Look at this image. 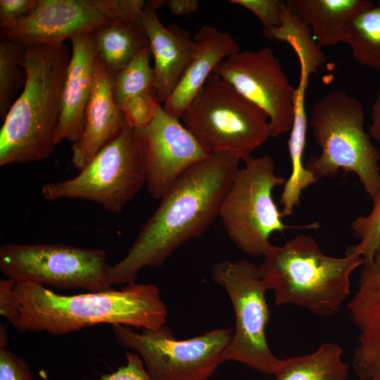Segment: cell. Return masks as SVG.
<instances>
[{
    "label": "cell",
    "mask_w": 380,
    "mask_h": 380,
    "mask_svg": "<svg viewBox=\"0 0 380 380\" xmlns=\"http://www.w3.org/2000/svg\"><path fill=\"white\" fill-rule=\"evenodd\" d=\"M0 313L20 333L63 335L101 324L136 329L165 325L167 309L153 284L132 282L119 289L61 295L44 286L0 280Z\"/></svg>",
    "instance_id": "cell-1"
},
{
    "label": "cell",
    "mask_w": 380,
    "mask_h": 380,
    "mask_svg": "<svg viewBox=\"0 0 380 380\" xmlns=\"http://www.w3.org/2000/svg\"><path fill=\"white\" fill-rule=\"evenodd\" d=\"M240 160L211 153L186 170L160 199L127 255L109 265L108 283L134 282L139 272L161 266L186 242L201 236L218 217Z\"/></svg>",
    "instance_id": "cell-2"
},
{
    "label": "cell",
    "mask_w": 380,
    "mask_h": 380,
    "mask_svg": "<svg viewBox=\"0 0 380 380\" xmlns=\"http://www.w3.org/2000/svg\"><path fill=\"white\" fill-rule=\"evenodd\" d=\"M70 56L65 43L25 45V85L1 127L0 166L42 161L53 153Z\"/></svg>",
    "instance_id": "cell-3"
},
{
    "label": "cell",
    "mask_w": 380,
    "mask_h": 380,
    "mask_svg": "<svg viewBox=\"0 0 380 380\" xmlns=\"http://www.w3.org/2000/svg\"><path fill=\"white\" fill-rule=\"evenodd\" d=\"M263 257L259 272L275 304L298 306L322 317L338 310L350 294L351 274L363 262L355 254L328 255L314 238L303 234L273 245Z\"/></svg>",
    "instance_id": "cell-4"
},
{
    "label": "cell",
    "mask_w": 380,
    "mask_h": 380,
    "mask_svg": "<svg viewBox=\"0 0 380 380\" xmlns=\"http://www.w3.org/2000/svg\"><path fill=\"white\" fill-rule=\"evenodd\" d=\"M362 103L343 90L319 98L310 111V125L319 149L305 167L317 181L341 170L357 177L372 202L380 199V153L364 128Z\"/></svg>",
    "instance_id": "cell-5"
},
{
    "label": "cell",
    "mask_w": 380,
    "mask_h": 380,
    "mask_svg": "<svg viewBox=\"0 0 380 380\" xmlns=\"http://www.w3.org/2000/svg\"><path fill=\"white\" fill-rule=\"evenodd\" d=\"M180 120L208 153L243 162L271 137L267 115L215 74Z\"/></svg>",
    "instance_id": "cell-6"
},
{
    "label": "cell",
    "mask_w": 380,
    "mask_h": 380,
    "mask_svg": "<svg viewBox=\"0 0 380 380\" xmlns=\"http://www.w3.org/2000/svg\"><path fill=\"white\" fill-rule=\"evenodd\" d=\"M239 168L220 206V217L230 240L243 253L264 256L273 246L274 232L288 229H317L318 222L288 225L282 220L272 198L273 190L286 179L275 174L274 163L268 155L251 157Z\"/></svg>",
    "instance_id": "cell-7"
},
{
    "label": "cell",
    "mask_w": 380,
    "mask_h": 380,
    "mask_svg": "<svg viewBox=\"0 0 380 380\" xmlns=\"http://www.w3.org/2000/svg\"><path fill=\"white\" fill-rule=\"evenodd\" d=\"M146 184L137 129L126 124L79 173L42 186L48 201L82 199L120 213Z\"/></svg>",
    "instance_id": "cell-8"
},
{
    "label": "cell",
    "mask_w": 380,
    "mask_h": 380,
    "mask_svg": "<svg viewBox=\"0 0 380 380\" xmlns=\"http://www.w3.org/2000/svg\"><path fill=\"white\" fill-rule=\"evenodd\" d=\"M212 278L227 293L235 317L223 362L234 360L258 372L274 374L284 360L273 354L266 340L270 311L265 294L269 289L259 267L246 260H225L213 266Z\"/></svg>",
    "instance_id": "cell-9"
},
{
    "label": "cell",
    "mask_w": 380,
    "mask_h": 380,
    "mask_svg": "<svg viewBox=\"0 0 380 380\" xmlns=\"http://www.w3.org/2000/svg\"><path fill=\"white\" fill-rule=\"evenodd\" d=\"M122 347L135 351L153 380H205L224 362L223 355L232 329H217L184 340H177L165 325L140 332L123 325L112 326Z\"/></svg>",
    "instance_id": "cell-10"
},
{
    "label": "cell",
    "mask_w": 380,
    "mask_h": 380,
    "mask_svg": "<svg viewBox=\"0 0 380 380\" xmlns=\"http://www.w3.org/2000/svg\"><path fill=\"white\" fill-rule=\"evenodd\" d=\"M106 253L62 244L6 243L0 248V270L15 282L90 292L111 289Z\"/></svg>",
    "instance_id": "cell-11"
},
{
    "label": "cell",
    "mask_w": 380,
    "mask_h": 380,
    "mask_svg": "<svg viewBox=\"0 0 380 380\" xmlns=\"http://www.w3.org/2000/svg\"><path fill=\"white\" fill-rule=\"evenodd\" d=\"M143 0H39L34 11L1 32L25 45L58 44L118 20H139Z\"/></svg>",
    "instance_id": "cell-12"
},
{
    "label": "cell",
    "mask_w": 380,
    "mask_h": 380,
    "mask_svg": "<svg viewBox=\"0 0 380 380\" xmlns=\"http://www.w3.org/2000/svg\"><path fill=\"white\" fill-rule=\"evenodd\" d=\"M213 74L267 115L271 137L291 131L297 89L290 83L270 48L239 51L219 63Z\"/></svg>",
    "instance_id": "cell-13"
},
{
    "label": "cell",
    "mask_w": 380,
    "mask_h": 380,
    "mask_svg": "<svg viewBox=\"0 0 380 380\" xmlns=\"http://www.w3.org/2000/svg\"><path fill=\"white\" fill-rule=\"evenodd\" d=\"M150 196L160 199L190 167L210 154L180 119L167 113L162 104L153 120L137 129Z\"/></svg>",
    "instance_id": "cell-14"
},
{
    "label": "cell",
    "mask_w": 380,
    "mask_h": 380,
    "mask_svg": "<svg viewBox=\"0 0 380 380\" xmlns=\"http://www.w3.org/2000/svg\"><path fill=\"white\" fill-rule=\"evenodd\" d=\"M360 267L348 310L359 331L352 366L360 379L369 380L380 369V243L372 259L363 260Z\"/></svg>",
    "instance_id": "cell-15"
},
{
    "label": "cell",
    "mask_w": 380,
    "mask_h": 380,
    "mask_svg": "<svg viewBox=\"0 0 380 380\" xmlns=\"http://www.w3.org/2000/svg\"><path fill=\"white\" fill-rule=\"evenodd\" d=\"M165 1H146L141 13L142 23L153 59V91L164 103L174 90L196 51V42L190 32L177 25L165 27L156 11Z\"/></svg>",
    "instance_id": "cell-16"
},
{
    "label": "cell",
    "mask_w": 380,
    "mask_h": 380,
    "mask_svg": "<svg viewBox=\"0 0 380 380\" xmlns=\"http://www.w3.org/2000/svg\"><path fill=\"white\" fill-rule=\"evenodd\" d=\"M70 41L72 51L63 87L56 146L64 140L73 144L80 138L95 77L97 56L91 32Z\"/></svg>",
    "instance_id": "cell-17"
},
{
    "label": "cell",
    "mask_w": 380,
    "mask_h": 380,
    "mask_svg": "<svg viewBox=\"0 0 380 380\" xmlns=\"http://www.w3.org/2000/svg\"><path fill=\"white\" fill-rule=\"evenodd\" d=\"M112 91V78L99 59L92 94L86 110L83 132L72 145V163L80 171L126 125Z\"/></svg>",
    "instance_id": "cell-18"
},
{
    "label": "cell",
    "mask_w": 380,
    "mask_h": 380,
    "mask_svg": "<svg viewBox=\"0 0 380 380\" xmlns=\"http://www.w3.org/2000/svg\"><path fill=\"white\" fill-rule=\"evenodd\" d=\"M194 39L196 51L174 90L162 105L167 113L179 119L216 66L240 51L239 44L229 33L210 25H202Z\"/></svg>",
    "instance_id": "cell-19"
},
{
    "label": "cell",
    "mask_w": 380,
    "mask_h": 380,
    "mask_svg": "<svg viewBox=\"0 0 380 380\" xmlns=\"http://www.w3.org/2000/svg\"><path fill=\"white\" fill-rule=\"evenodd\" d=\"M291 3L320 48L345 43L351 19L374 4L367 0H291Z\"/></svg>",
    "instance_id": "cell-20"
},
{
    "label": "cell",
    "mask_w": 380,
    "mask_h": 380,
    "mask_svg": "<svg viewBox=\"0 0 380 380\" xmlns=\"http://www.w3.org/2000/svg\"><path fill=\"white\" fill-rule=\"evenodd\" d=\"M97 59L113 75L149 47L142 20H118L91 32Z\"/></svg>",
    "instance_id": "cell-21"
},
{
    "label": "cell",
    "mask_w": 380,
    "mask_h": 380,
    "mask_svg": "<svg viewBox=\"0 0 380 380\" xmlns=\"http://www.w3.org/2000/svg\"><path fill=\"white\" fill-rule=\"evenodd\" d=\"M342 354L339 345L322 343L310 354L284 360L275 380H348L349 367Z\"/></svg>",
    "instance_id": "cell-22"
},
{
    "label": "cell",
    "mask_w": 380,
    "mask_h": 380,
    "mask_svg": "<svg viewBox=\"0 0 380 380\" xmlns=\"http://www.w3.org/2000/svg\"><path fill=\"white\" fill-rule=\"evenodd\" d=\"M263 34L267 39L288 43L293 49L300 64V77L309 79L325 61L309 27L295 13L291 0L284 1L280 26L263 29Z\"/></svg>",
    "instance_id": "cell-23"
},
{
    "label": "cell",
    "mask_w": 380,
    "mask_h": 380,
    "mask_svg": "<svg viewBox=\"0 0 380 380\" xmlns=\"http://www.w3.org/2000/svg\"><path fill=\"white\" fill-rule=\"evenodd\" d=\"M345 43L357 63L380 71V0L351 19Z\"/></svg>",
    "instance_id": "cell-24"
},
{
    "label": "cell",
    "mask_w": 380,
    "mask_h": 380,
    "mask_svg": "<svg viewBox=\"0 0 380 380\" xmlns=\"http://www.w3.org/2000/svg\"><path fill=\"white\" fill-rule=\"evenodd\" d=\"M151 58V53L147 47L124 68L111 75L113 95L118 106L134 96L154 92V71Z\"/></svg>",
    "instance_id": "cell-25"
},
{
    "label": "cell",
    "mask_w": 380,
    "mask_h": 380,
    "mask_svg": "<svg viewBox=\"0 0 380 380\" xmlns=\"http://www.w3.org/2000/svg\"><path fill=\"white\" fill-rule=\"evenodd\" d=\"M25 45L3 39L0 42V115L5 118L11 106L23 68Z\"/></svg>",
    "instance_id": "cell-26"
},
{
    "label": "cell",
    "mask_w": 380,
    "mask_h": 380,
    "mask_svg": "<svg viewBox=\"0 0 380 380\" xmlns=\"http://www.w3.org/2000/svg\"><path fill=\"white\" fill-rule=\"evenodd\" d=\"M353 235L360 241L348 248L346 253L355 254L370 260L380 243V199L373 202L370 213L359 216L351 224Z\"/></svg>",
    "instance_id": "cell-27"
},
{
    "label": "cell",
    "mask_w": 380,
    "mask_h": 380,
    "mask_svg": "<svg viewBox=\"0 0 380 380\" xmlns=\"http://www.w3.org/2000/svg\"><path fill=\"white\" fill-rule=\"evenodd\" d=\"M160 103L154 92H149L127 99L119 106L126 123L132 127L141 129L153 120Z\"/></svg>",
    "instance_id": "cell-28"
},
{
    "label": "cell",
    "mask_w": 380,
    "mask_h": 380,
    "mask_svg": "<svg viewBox=\"0 0 380 380\" xmlns=\"http://www.w3.org/2000/svg\"><path fill=\"white\" fill-rule=\"evenodd\" d=\"M232 4L242 6L253 13L264 29L280 26L284 1L280 0H230Z\"/></svg>",
    "instance_id": "cell-29"
},
{
    "label": "cell",
    "mask_w": 380,
    "mask_h": 380,
    "mask_svg": "<svg viewBox=\"0 0 380 380\" xmlns=\"http://www.w3.org/2000/svg\"><path fill=\"white\" fill-rule=\"evenodd\" d=\"M39 0H1V32L13 27L28 17L36 8Z\"/></svg>",
    "instance_id": "cell-30"
},
{
    "label": "cell",
    "mask_w": 380,
    "mask_h": 380,
    "mask_svg": "<svg viewBox=\"0 0 380 380\" xmlns=\"http://www.w3.org/2000/svg\"><path fill=\"white\" fill-rule=\"evenodd\" d=\"M0 380H34L26 362L6 347L0 348Z\"/></svg>",
    "instance_id": "cell-31"
},
{
    "label": "cell",
    "mask_w": 380,
    "mask_h": 380,
    "mask_svg": "<svg viewBox=\"0 0 380 380\" xmlns=\"http://www.w3.org/2000/svg\"><path fill=\"white\" fill-rule=\"evenodd\" d=\"M127 362L116 371L98 380H153L147 372L141 358L136 353H126Z\"/></svg>",
    "instance_id": "cell-32"
},
{
    "label": "cell",
    "mask_w": 380,
    "mask_h": 380,
    "mask_svg": "<svg viewBox=\"0 0 380 380\" xmlns=\"http://www.w3.org/2000/svg\"><path fill=\"white\" fill-rule=\"evenodd\" d=\"M165 4L173 15L178 16L189 15L199 10L197 0H167Z\"/></svg>",
    "instance_id": "cell-33"
},
{
    "label": "cell",
    "mask_w": 380,
    "mask_h": 380,
    "mask_svg": "<svg viewBox=\"0 0 380 380\" xmlns=\"http://www.w3.org/2000/svg\"><path fill=\"white\" fill-rule=\"evenodd\" d=\"M370 119L369 134L380 146V79L377 94L371 109Z\"/></svg>",
    "instance_id": "cell-34"
},
{
    "label": "cell",
    "mask_w": 380,
    "mask_h": 380,
    "mask_svg": "<svg viewBox=\"0 0 380 380\" xmlns=\"http://www.w3.org/2000/svg\"><path fill=\"white\" fill-rule=\"evenodd\" d=\"M369 380H380V369Z\"/></svg>",
    "instance_id": "cell-35"
},
{
    "label": "cell",
    "mask_w": 380,
    "mask_h": 380,
    "mask_svg": "<svg viewBox=\"0 0 380 380\" xmlns=\"http://www.w3.org/2000/svg\"><path fill=\"white\" fill-rule=\"evenodd\" d=\"M379 169H380V165H379Z\"/></svg>",
    "instance_id": "cell-36"
}]
</instances>
